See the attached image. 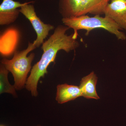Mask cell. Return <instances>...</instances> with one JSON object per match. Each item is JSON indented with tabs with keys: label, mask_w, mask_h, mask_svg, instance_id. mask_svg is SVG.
I'll return each instance as SVG.
<instances>
[{
	"label": "cell",
	"mask_w": 126,
	"mask_h": 126,
	"mask_svg": "<svg viewBox=\"0 0 126 126\" xmlns=\"http://www.w3.org/2000/svg\"><path fill=\"white\" fill-rule=\"evenodd\" d=\"M0 126H3V125H1Z\"/></svg>",
	"instance_id": "cell-11"
},
{
	"label": "cell",
	"mask_w": 126,
	"mask_h": 126,
	"mask_svg": "<svg viewBox=\"0 0 126 126\" xmlns=\"http://www.w3.org/2000/svg\"><path fill=\"white\" fill-rule=\"evenodd\" d=\"M36 48L33 43L29 42L27 48L22 51H15L12 59L4 58L1 61L2 65L13 75L15 81L14 86L16 90L22 89L26 84L27 75L31 69L35 54L32 53L29 56L27 55Z\"/></svg>",
	"instance_id": "cell-3"
},
{
	"label": "cell",
	"mask_w": 126,
	"mask_h": 126,
	"mask_svg": "<svg viewBox=\"0 0 126 126\" xmlns=\"http://www.w3.org/2000/svg\"><path fill=\"white\" fill-rule=\"evenodd\" d=\"M32 3L27 4L21 7L20 13L24 16L31 23L37 34V38L33 44L38 47L44 43V40L48 35L49 31L54 29L53 26L45 24L36 15L34 7Z\"/></svg>",
	"instance_id": "cell-5"
},
{
	"label": "cell",
	"mask_w": 126,
	"mask_h": 126,
	"mask_svg": "<svg viewBox=\"0 0 126 126\" xmlns=\"http://www.w3.org/2000/svg\"><path fill=\"white\" fill-rule=\"evenodd\" d=\"M104 15L126 31V0H111L105 8Z\"/></svg>",
	"instance_id": "cell-7"
},
{
	"label": "cell",
	"mask_w": 126,
	"mask_h": 126,
	"mask_svg": "<svg viewBox=\"0 0 126 126\" xmlns=\"http://www.w3.org/2000/svg\"><path fill=\"white\" fill-rule=\"evenodd\" d=\"M80 96L82 94L79 87L67 84L57 86L56 99L59 103H65Z\"/></svg>",
	"instance_id": "cell-9"
},
{
	"label": "cell",
	"mask_w": 126,
	"mask_h": 126,
	"mask_svg": "<svg viewBox=\"0 0 126 126\" xmlns=\"http://www.w3.org/2000/svg\"><path fill=\"white\" fill-rule=\"evenodd\" d=\"M62 22L65 26L74 30L73 38L77 40L78 36L79 30L86 31V35L87 36L90 32L95 29H103L114 35L120 40L126 39V35L120 27L112 20L104 16L96 15L93 17L88 15H83L76 17L63 18Z\"/></svg>",
	"instance_id": "cell-2"
},
{
	"label": "cell",
	"mask_w": 126,
	"mask_h": 126,
	"mask_svg": "<svg viewBox=\"0 0 126 126\" xmlns=\"http://www.w3.org/2000/svg\"><path fill=\"white\" fill-rule=\"evenodd\" d=\"M111 0H59V11L63 18L76 17L88 14H104Z\"/></svg>",
	"instance_id": "cell-4"
},
{
	"label": "cell",
	"mask_w": 126,
	"mask_h": 126,
	"mask_svg": "<svg viewBox=\"0 0 126 126\" xmlns=\"http://www.w3.org/2000/svg\"><path fill=\"white\" fill-rule=\"evenodd\" d=\"M9 71L1 64L0 67V93H8L16 96V94L14 86L9 83L8 79Z\"/></svg>",
	"instance_id": "cell-10"
},
{
	"label": "cell",
	"mask_w": 126,
	"mask_h": 126,
	"mask_svg": "<svg viewBox=\"0 0 126 126\" xmlns=\"http://www.w3.org/2000/svg\"></svg>",
	"instance_id": "cell-12"
},
{
	"label": "cell",
	"mask_w": 126,
	"mask_h": 126,
	"mask_svg": "<svg viewBox=\"0 0 126 126\" xmlns=\"http://www.w3.org/2000/svg\"><path fill=\"white\" fill-rule=\"evenodd\" d=\"M69 29L65 25L58 26L49 38L42 44L43 53L41 58L33 66L26 84V88L31 92L32 96L38 95L37 88L39 80L47 73V67L50 63L54 62L58 52L63 50L68 53L79 46L78 41L73 38V33L70 35L66 34Z\"/></svg>",
	"instance_id": "cell-1"
},
{
	"label": "cell",
	"mask_w": 126,
	"mask_h": 126,
	"mask_svg": "<svg viewBox=\"0 0 126 126\" xmlns=\"http://www.w3.org/2000/svg\"><path fill=\"white\" fill-rule=\"evenodd\" d=\"M34 2L31 1L22 3L14 0H3L0 5V25H5L14 23L20 13L19 8Z\"/></svg>",
	"instance_id": "cell-6"
},
{
	"label": "cell",
	"mask_w": 126,
	"mask_h": 126,
	"mask_svg": "<svg viewBox=\"0 0 126 126\" xmlns=\"http://www.w3.org/2000/svg\"><path fill=\"white\" fill-rule=\"evenodd\" d=\"M97 79V77L93 72L82 78L79 86L82 96L87 99H98L100 98L96 90Z\"/></svg>",
	"instance_id": "cell-8"
}]
</instances>
